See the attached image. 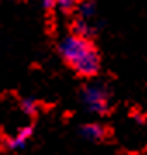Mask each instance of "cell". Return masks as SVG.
Listing matches in <instances>:
<instances>
[{
    "mask_svg": "<svg viewBox=\"0 0 147 155\" xmlns=\"http://www.w3.org/2000/svg\"><path fill=\"white\" fill-rule=\"evenodd\" d=\"M62 59L83 78H92L99 72L101 57L90 40L69 35L59 45Z\"/></svg>",
    "mask_w": 147,
    "mask_h": 155,
    "instance_id": "6da1fadb",
    "label": "cell"
},
{
    "mask_svg": "<svg viewBox=\"0 0 147 155\" xmlns=\"http://www.w3.org/2000/svg\"><path fill=\"white\" fill-rule=\"evenodd\" d=\"M81 100L90 112L104 114L108 110V91L102 86H87L81 93Z\"/></svg>",
    "mask_w": 147,
    "mask_h": 155,
    "instance_id": "7a4b0ae2",
    "label": "cell"
},
{
    "mask_svg": "<svg viewBox=\"0 0 147 155\" xmlns=\"http://www.w3.org/2000/svg\"><path fill=\"white\" fill-rule=\"evenodd\" d=\"M31 134H33V126L31 124L23 126L21 129H17L12 136H9L5 140V147L9 150H12V152L14 150H23L26 147V143H28V140L31 138Z\"/></svg>",
    "mask_w": 147,
    "mask_h": 155,
    "instance_id": "3957f363",
    "label": "cell"
},
{
    "mask_svg": "<svg viewBox=\"0 0 147 155\" xmlns=\"http://www.w3.org/2000/svg\"><path fill=\"white\" fill-rule=\"evenodd\" d=\"M80 134L85 140H90V141H102L108 134V129L101 124H85V126L80 129Z\"/></svg>",
    "mask_w": 147,
    "mask_h": 155,
    "instance_id": "277c9868",
    "label": "cell"
},
{
    "mask_svg": "<svg viewBox=\"0 0 147 155\" xmlns=\"http://www.w3.org/2000/svg\"><path fill=\"white\" fill-rule=\"evenodd\" d=\"M90 33H92V29H90V26H88V22H87L85 19H76V21L73 22V35L74 36L88 40Z\"/></svg>",
    "mask_w": 147,
    "mask_h": 155,
    "instance_id": "5b68a950",
    "label": "cell"
},
{
    "mask_svg": "<svg viewBox=\"0 0 147 155\" xmlns=\"http://www.w3.org/2000/svg\"><path fill=\"white\" fill-rule=\"evenodd\" d=\"M19 105H21V110H23L24 114L33 116L35 112H36V102H35L33 98H23Z\"/></svg>",
    "mask_w": 147,
    "mask_h": 155,
    "instance_id": "8992f818",
    "label": "cell"
},
{
    "mask_svg": "<svg viewBox=\"0 0 147 155\" xmlns=\"http://www.w3.org/2000/svg\"><path fill=\"white\" fill-rule=\"evenodd\" d=\"M94 4H92L90 0H83L81 4H80V14H81V19H87V17H90L94 14Z\"/></svg>",
    "mask_w": 147,
    "mask_h": 155,
    "instance_id": "52a82bcc",
    "label": "cell"
},
{
    "mask_svg": "<svg viewBox=\"0 0 147 155\" xmlns=\"http://www.w3.org/2000/svg\"><path fill=\"white\" fill-rule=\"evenodd\" d=\"M56 5L59 7L62 12H69L71 9H74L76 0H56Z\"/></svg>",
    "mask_w": 147,
    "mask_h": 155,
    "instance_id": "ba28073f",
    "label": "cell"
},
{
    "mask_svg": "<svg viewBox=\"0 0 147 155\" xmlns=\"http://www.w3.org/2000/svg\"><path fill=\"white\" fill-rule=\"evenodd\" d=\"M42 2V5H43V9H52V7H56V0H40Z\"/></svg>",
    "mask_w": 147,
    "mask_h": 155,
    "instance_id": "9c48e42d",
    "label": "cell"
}]
</instances>
